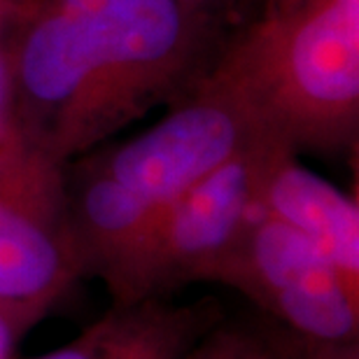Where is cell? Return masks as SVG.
Masks as SVG:
<instances>
[{"mask_svg": "<svg viewBox=\"0 0 359 359\" xmlns=\"http://www.w3.org/2000/svg\"><path fill=\"white\" fill-rule=\"evenodd\" d=\"M182 359H287L283 329L222 318L187 350Z\"/></svg>", "mask_w": 359, "mask_h": 359, "instance_id": "cell-10", "label": "cell"}, {"mask_svg": "<svg viewBox=\"0 0 359 359\" xmlns=\"http://www.w3.org/2000/svg\"><path fill=\"white\" fill-rule=\"evenodd\" d=\"M278 145L285 142L255 135L168 208L121 304L175 297L187 285L212 283L262 212V177Z\"/></svg>", "mask_w": 359, "mask_h": 359, "instance_id": "cell-4", "label": "cell"}, {"mask_svg": "<svg viewBox=\"0 0 359 359\" xmlns=\"http://www.w3.org/2000/svg\"><path fill=\"white\" fill-rule=\"evenodd\" d=\"M84 278L68 226L66 194L0 187V304H59Z\"/></svg>", "mask_w": 359, "mask_h": 359, "instance_id": "cell-6", "label": "cell"}, {"mask_svg": "<svg viewBox=\"0 0 359 359\" xmlns=\"http://www.w3.org/2000/svg\"><path fill=\"white\" fill-rule=\"evenodd\" d=\"M56 304L31 301V304H0V359H14L19 343L31 329L47 318Z\"/></svg>", "mask_w": 359, "mask_h": 359, "instance_id": "cell-11", "label": "cell"}, {"mask_svg": "<svg viewBox=\"0 0 359 359\" xmlns=\"http://www.w3.org/2000/svg\"><path fill=\"white\" fill-rule=\"evenodd\" d=\"M196 87L236 103L294 152L359 135V0H262L224 33Z\"/></svg>", "mask_w": 359, "mask_h": 359, "instance_id": "cell-2", "label": "cell"}, {"mask_svg": "<svg viewBox=\"0 0 359 359\" xmlns=\"http://www.w3.org/2000/svg\"><path fill=\"white\" fill-rule=\"evenodd\" d=\"M287 359H359V341L353 343H329V341H306L285 334Z\"/></svg>", "mask_w": 359, "mask_h": 359, "instance_id": "cell-12", "label": "cell"}, {"mask_svg": "<svg viewBox=\"0 0 359 359\" xmlns=\"http://www.w3.org/2000/svg\"><path fill=\"white\" fill-rule=\"evenodd\" d=\"M182 3L210 14V17L222 21L226 28H231L233 24H238L241 19H245L262 0H182Z\"/></svg>", "mask_w": 359, "mask_h": 359, "instance_id": "cell-13", "label": "cell"}, {"mask_svg": "<svg viewBox=\"0 0 359 359\" xmlns=\"http://www.w3.org/2000/svg\"><path fill=\"white\" fill-rule=\"evenodd\" d=\"M212 285L238 292L294 339L359 341V292L306 236L264 210Z\"/></svg>", "mask_w": 359, "mask_h": 359, "instance_id": "cell-5", "label": "cell"}, {"mask_svg": "<svg viewBox=\"0 0 359 359\" xmlns=\"http://www.w3.org/2000/svg\"><path fill=\"white\" fill-rule=\"evenodd\" d=\"M259 133L236 103L196 87L152 128L70 163L66 212L84 276L121 304L168 208Z\"/></svg>", "mask_w": 359, "mask_h": 359, "instance_id": "cell-3", "label": "cell"}, {"mask_svg": "<svg viewBox=\"0 0 359 359\" xmlns=\"http://www.w3.org/2000/svg\"><path fill=\"white\" fill-rule=\"evenodd\" d=\"M28 0H0V35L7 31V26L12 24L14 17L24 10Z\"/></svg>", "mask_w": 359, "mask_h": 359, "instance_id": "cell-14", "label": "cell"}, {"mask_svg": "<svg viewBox=\"0 0 359 359\" xmlns=\"http://www.w3.org/2000/svg\"><path fill=\"white\" fill-rule=\"evenodd\" d=\"M222 318L212 299L147 297L112 304L75 339L33 359H182Z\"/></svg>", "mask_w": 359, "mask_h": 359, "instance_id": "cell-7", "label": "cell"}, {"mask_svg": "<svg viewBox=\"0 0 359 359\" xmlns=\"http://www.w3.org/2000/svg\"><path fill=\"white\" fill-rule=\"evenodd\" d=\"M0 187L49 194V196L66 194V170L56 168L31 145L14 114L3 35H0Z\"/></svg>", "mask_w": 359, "mask_h": 359, "instance_id": "cell-9", "label": "cell"}, {"mask_svg": "<svg viewBox=\"0 0 359 359\" xmlns=\"http://www.w3.org/2000/svg\"><path fill=\"white\" fill-rule=\"evenodd\" d=\"M226 31L182 0H28L3 33L21 131L66 170L189 96Z\"/></svg>", "mask_w": 359, "mask_h": 359, "instance_id": "cell-1", "label": "cell"}, {"mask_svg": "<svg viewBox=\"0 0 359 359\" xmlns=\"http://www.w3.org/2000/svg\"><path fill=\"white\" fill-rule=\"evenodd\" d=\"M259 208L306 236L346 283L359 292V203L357 194L308 170L292 147L278 145L266 163Z\"/></svg>", "mask_w": 359, "mask_h": 359, "instance_id": "cell-8", "label": "cell"}]
</instances>
